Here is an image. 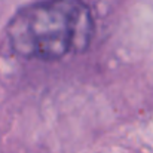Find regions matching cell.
<instances>
[{"label": "cell", "mask_w": 153, "mask_h": 153, "mask_svg": "<svg viewBox=\"0 0 153 153\" xmlns=\"http://www.w3.org/2000/svg\"><path fill=\"white\" fill-rule=\"evenodd\" d=\"M94 18L82 0H40L19 9L6 33L12 51L27 59L56 61L88 49Z\"/></svg>", "instance_id": "1"}]
</instances>
